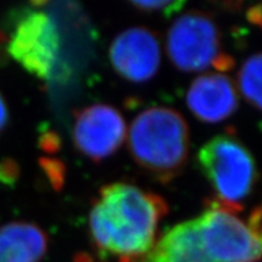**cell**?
<instances>
[{"instance_id":"obj_1","label":"cell","mask_w":262,"mask_h":262,"mask_svg":"<svg viewBox=\"0 0 262 262\" xmlns=\"http://www.w3.org/2000/svg\"><path fill=\"white\" fill-rule=\"evenodd\" d=\"M168 212L165 201L129 183L104 186L90 211L95 244L122 262H135L156 243L157 228Z\"/></svg>"},{"instance_id":"obj_2","label":"cell","mask_w":262,"mask_h":262,"mask_svg":"<svg viewBox=\"0 0 262 262\" xmlns=\"http://www.w3.org/2000/svg\"><path fill=\"white\" fill-rule=\"evenodd\" d=\"M129 150L136 163L162 182L179 175L189 153V131L179 112L152 107L141 112L127 135Z\"/></svg>"},{"instance_id":"obj_3","label":"cell","mask_w":262,"mask_h":262,"mask_svg":"<svg viewBox=\"0 0 262 262\" xmlns=\"http://www.w3.org/2000/svg\"><path fill=\"white\" fill-rule=\"evenodd\" d=\"M201 168L215 189L219 202L243 210L241 202L253 191L256 164L249 149L233 135H219L198 153Z\"/></svg>"},{"instance_id":"obj_4","label":"cell","mask_w":262,"mask_h":262,"mask_svg":"<svg viewBox=\"0 0 262 262\" xmlns=\"http://www.w3.org/2000/svg\"><path fill=\"white\" fill-rule=\"evenodd\" d=\"M221 35L210 16L202 11H189L173 22L166 37L170 61L183 72H199L208 67L228 71L233 58L220 51Z\"/></svg>"},{"instance_id":"obj_5","label":"cell","mask_w":262,"mask_h":262,"mask_svg":"<svg viewBox=\"0 0 262 262\" xmlns=\"http://www.w3.org/2000/svg\"><path fill=\"white\" fill-rule=\"evenodd\" d=\"M196 217L203 244L212 262H255L261 255V237L237 216L239 210L212 199Z\"/></svg>"},{"instance_id":"obj_6","label":"cell","mask_w":262,"mask_h":262,"mask_svg":"<svg viewBox=\"0 0 262 262\" xmlns=\"http://www.w3.org/2000/svg\"><path fill=\"white\" fill-rule=\"evenodd\" d=\"M8 49L10 56L26 71L49 79L60 54V32L50 15L35 10L18 19Z\"/></svg>"},{"instance_id":"obj_7","label":"cell","mask_w":262,"mask_h":262,"mask_svg":"<svg viewBox=\"0 0 262 262\" xmlns=\"http://www.w3.org/2000/svg\"><path fill=\"white\" fill-rule=\"evenodd\" d=\"M126 137V124L116 108L94 104L77 114L73 139L78 150L98 162L112 156Z\"/></svg>"},{"instance_id":"obj_8","label":"cell","mask_w":262,"mask_h":262,"mask_svg":"<svg viewBox=\"0 0 262 262\" xmlns=\"http://www.w3.org/2000/svg\"><path fill=\"white\" fill-rule=\"evenodd\" d=\"M110 57L114 70L123 78L135 83L147 81L159 70V40L149 29L129 28L114 39Z\"/></svg>"},{"instance_id":"obj_9","label":"cell","mask_w":262,"mask_h":262,"mask_svg":"<svg viewBox=\"0 0 262 262\" xmlns=\"http://www.w3.org/2000/svg\"><path fill=\"white\" fill-rule=\"evenodd\" d=\"M189 111L205 123L227 119L238 107L234 83L224 73L203 74L192 81L186 95Z\"/></svg>"},{"instance_id":"obj_10","label":"cell","mask_w":262,"mask_h":262,"mask_svg":"<svg viewBox=\"0 0 262 262\" xmlns=\"http://www.w3.org/2000/svg\"><path fill=\"white\" fill-rule=\"evenodd\" d=\"M135 262H212L206 253L198 220L182 222L166 232Z\"/></svg>"},{"instance_id":"obj_11","label":"cell","mask_w":262,"mask_h":262,"mask_svg":"<svg viewBox=\"0 0 262 262\" xmlns=\"http://www.w3.org/2000/svg\"><path fill=\"white\" fill-rule=\"evenodd\" d=\"M48 238L38 226L11 222L0 226V262H40Z\"/></svg>"},{"instance_id":"obj_12","label":"cell","mask_w":262,"mask_h":262,"mask_svg":"<svg viewBox=\"0 0 262 262\" xmlns=\"http://www.w3.org/2000/svg\"><path fill=\"white\" fill-rule=\"evenodd\" d=\"M261 55L250 56L242 66L238 73L239 89L249 103L261 108Z\"/></svg>"},{"instance_id":"obj_13","label":"cell","mask_w":262,"mask_h":262,"mask_svg":"<svg viewBox=\"0 0 262 262\" xmlns=\"http://www.w3.org/2000/svg\"><path fill=\"white\" fill-rule=\"evenodd\" d=\"M131 4L139 10L160 12L166 17H170L171 15L180 11L186 5V2L183 0H175V2L164 0V2H131Z\"/></svg>"},{"instance_id":"obj_14","label":"cell","mask_w":262,"mask_h":262,"mask_svg":"<svg viewBox=\"0 0 262 262\" xmlns=\"http://www.w3.org/2000/svg\"><path fill=\"white\" fill-rule=\"evenodd\" d=\"M41 166L44 168L45 172L48 173L49 179L54 183L55 188H60L63 183L64 168L63 164L58 162L56 159H42Z\"/></svg>"},{"instance_id":"obj_15","label":"cell","mask_w":262,"mask_h":262,"mask_svg":"<svg viewBox=\"0 0 262 262\" xmlns=\"http://www.w3.org/2000/svg\"><path fill=\"white\" fill-rule=\"evenodd\" d=\"M19 178V166L12 159H4L0 162V183L15 185Z\"/></svg>"},{"instance_id":"obj_16","label":"cell","mask_w":262,"mask_h":262,"mask_svg":"<svg viewBox=\"0 0 262 262\" xmlns=\"http://www.w3.org/2000/svg\"><path fill=\"white\" fill-rule=\"evenodd\" d=\"M40 147L48 153L57 152L58 148H60V139H58L56 134L49 131V133L41 136Z\"/></svg>"},{"instance_id":"obj_17","label":"cell","mask_w":262,"mask_h":262,"mask_svg":"<svg viewBox=\"0 0 262 262\" xmlns=\"http://www.w3.org/2000/svg\"><path fill=\"white\" fill-rule=\"evenodd\" d=\"M249 227H250L257 235L261 237V208L257 206L255 210L251 212L250 217H249L248 222Z\"/></svg>"},{"instance_id":"obj_18","label":"cell","mask_w":262,"mask_h":262,"mask_svg":"<svg viewBox=\"0 0 262 262\" xmlns=\"http://www.w3.org/2000/svg\"><path fill=\"white\" fill-rule=\"evenodd\" d=\"M9 122V111L6 102L3 97V95L0 94V133L5 129V126L8 125Z\"/></svg>"},{"instance_id":"obj_19","label":"cell","mask_w":262,"mask_h":262,"mask_svg":"<svg viewBox=\"0 0 262 262\" xmlns=\"http://www.w3.org/2000/svg\"><path fill=\"white\" fill-rule=\"evenodd\" d=\"M248 18L250 19L251 22L257 26H261V18H262V15H261V5L257 4L251 8L250 10L248 11Z\"/></svg>"}]
</instances>
